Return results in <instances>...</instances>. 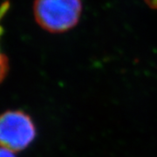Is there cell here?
I'll list each match as a JSON object with an SVG mask.
<instances>
[{
    "label": "cell",
    "instance_id": "obj_1",
    "mask_svg": "<svg viewBox=\"0 0 157 157\" xmlns=\"http://www.w3.org/2000/svg\"><path fill=\"white\" fill-rule=\"evenodd\" d=\"M81 0H35L34 17L39 26L53 33L67 32L77 25Z\"/></svg>",
    "mask_w": 157,
    "mask_h": 157
},
{
    "label": "cell",
    "instance_id": "obj_2",
    "mask_svg": "<svg viewBox=\"0 0 157 157\" xmlns=\"http://www.w3.org/2000/svg\"><path fill=\"white\" fill-rule=\"evenodd\" d=\"M36 135L33 121L21 111H8L0 115V146L11 151H21Z\"/></svg>",
    "mask_w": 157,
    "mask_h": 157
},
{
    "label": "cell",
    "instance_id": "obj_3",
    "mask_svg": "<svg viewBox=\"0 0 157 157\" xmlns=\"http://www.w3.org/2000/svg\"><path fill=\"white\" fill-rule=\"evenodd\" d=\"M9 6H10V4L8 2H5L0 5V37L3 33V27L1 25V22H2V19L4 18L7 11L9 10ZM8 68H9L8 59L6 55L3 54L0 51V82L6 77L7 72H8Z\"/></svg>",
    "mask_w": 157,
    "mask_h": 157
},
{
    "label": "cell",
    "instance_id": "obj_4",
    "mask_svg": "<svg viewBox=\"0 0 157 157\" xmlns=\"http://www.w3.org/2000/svg\"><path fill=\"white\" fill-rule=\"evenodd\" d=\"M0 157H16V155H14L13 151L0 146Z\"/></svg>",
    "mask_w": 157,
    "mask_h": 157
},
{
    "label": "cell",
    "instance_id": "obj_5",
    "mask_svg": "<svg viewBox=\"0 0 157 157\" xmlns=\"http://www.w3.org/2000/svg\"><path fill=\"white\" fill-rule=\"evenodd\" d=\"M146 2L152 8L157 9V0H146Z\"/></svg>",
    "mask_w": 157,
    "mask_h": 157
}]
</instances>
